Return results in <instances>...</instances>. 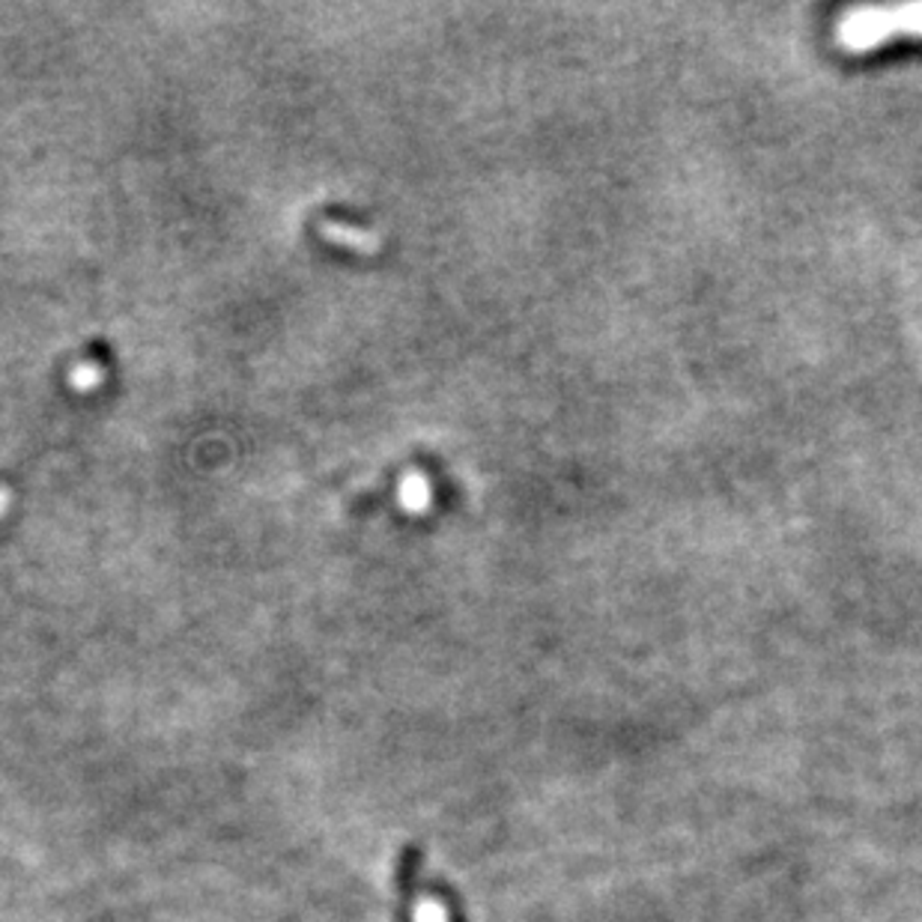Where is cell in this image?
I'll return each instance as SVG.
<instances>
[{"instance_id": "cell-1", "label": "cell", "mask_w": 922, "mask_h": 922, "mask_svg": "<svg viewBox=\"0 0 922 922\" xmlns=\"http://www.w3.org/2000/svg\"><path fill=\"white\" fill-rule=\"evenodd\" d=\"M922 37V7H899V10H856L851 12L842 28L839 42L848 51H869L890 37Z\"/></svg>"}, {"instance_id": "cell-2", "label": "cell", "mask_w": 922, "mask_h": 922, "mask_svg": "<svg viewBox=\"0 0 922 922\" xmlns=\"http://www.w3.org/2000/svg\"><path fill=\"white\" fill-rule=\"evenodd\" d=\"M445 908L439 902H430V899H424V902L419 904V922H445Z\"/></svg>"}]
</instances>
